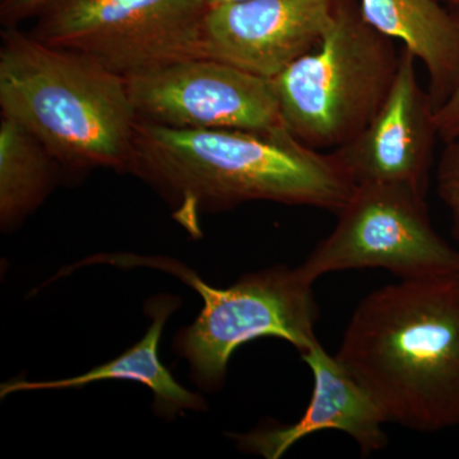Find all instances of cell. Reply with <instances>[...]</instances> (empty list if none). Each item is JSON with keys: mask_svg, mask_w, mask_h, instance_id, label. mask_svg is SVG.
<instances>
[{"mask_svg": "<svg viewBox=\"0 0 459 459\" xmlns=\"http://www.w3.org/2000/svg\"><path fill=\"white\" fill-rule=\"evenodd\" d=\"M128 172L175 205L174 217L198 231L204 211L253 201L338 213L356 188L336 153H320L286 126L273 131L175 129L138 120Z\"/></svg>", "mask_w": 459, "mask_h": 459, "instance_id": "cell-1", "label": "cell"}, {"mask_svg": "<svg viewBox=\"0 0 459 459\" xmlns=\"http://www.w3.org/2000/svg\"><path fill=\"white\" fill-rule=\"evenodd\" d=\"M334 356L386 421L427 434L459 427V273L374 290Z\"/></svg>", "mask_w": 459, "mask_h": 459, "instance_id": "cell-2", "label": "cell"}, {"mask_svg": "<svg viewBox=\"0 0 459 459\" xmlns=\"http://www.w3.org/2000/svg\"><path fill=\"white\" fill-rule=\"evenodd\" d=\"M0 110L74 170H128L137 111L123 75L91 57L5 27Z\"/></svg>", "mask_w": 459, "mask_h": 459, "instance_id": "cell-3", "label": "cell"}, {"mask_svg": "<svg viewBox=\"0 0 459 459\" xmlns=\"http://www.w3.org/2000/svg\"><path fill=\"white\" fill-rule=\"evenodd\" d=\"M400 59L394 39L365 20L359 3L334 0L319 44L273 80L287 131L314 150L349 143L385 104Z\"/></svg>", "mask_w": 459, "mask_h": 459, "instance_id": "cell-4", "label": "cell"}, {"mask_svg": "<svg viewBox=\"0 0 459 459\" xmlns=\"http://www.w3.org/2000/svg\"><path fill=\"white\" fill-rule=\"evenodd\" d=\"M92 263L166 271L202 296L204 309L175 338V350L189 361L193 376L205 388L221 385L232 353L256 338H282L300 353L319 343L314 282L300 267L277 265L247 273L229 289H214L186 265L164 256L101 255L81 265Z\"/></svg>", "mask_w": 459, "mask_h": 459, "instance_id": "cell-5", "label": "cell"}, {"mask_svg": "<svg viewBox=\"0 0 459 459\" xmlns=\"http://www.w3.org/2000/svg\"><path fill=\"white\" fill-rule=\"evenodd\" d=\"M208 7L205 0H56L30 33L126 78L202 56Z\"/></svg>", "mask_w": 459, "mask_h": 459, "instance_id": "cell-6", "label": "cell"}, {"mask_svg": "<svg viewBox=\"0 0 459 459\" xmlns=\"http://www.w3.org/2000/svg\"><path fill=\"white\" fill-rule=\"evenodd\" d=\"M336 228L299 265L316 282L333 272L382 268L400 280L459 273V252L431 225L427 195L401 184H358Z\"/></svg>", "mask_w": 459, "mask_h": 459, "instance_id": "cell-7", "label": "cell"}, {"mask_svg": "<svg viewBox=\"0 0 459 459\" xmlns=\"http://www.w3.org/2000/svg\"><path fill=\"white\" fill-rule=\"evenodd\" d=\"M146 122L175 129L283 128L273 80L207 56L186 57L126 77Z\"/></svg>", "mask_w": 459, "mask_h": 459, "instance_id": "cell-8", "label": "cell"}, {"mask_svg": "<svg viewBox=\"0 0 459 459\" xmlns=\"http://www.w3.org/2000/svg\"><path fill=\"white\" fill-rule=\"evenodd\" d=\"M334 0H238L211 5L201 56L274 80L322 40Z\"/></svg>", "mask_w": 459, "mask_h": 459, "instance_id": "cell-9", "label": "cell"}, {"mask_svg": "<svg viewBox=\"0 0 459 459\" xmlns=\"http://www.w3.org/2000/svg\"><path fill=\"white\" fill-rule=\"evenodd\" d=\"M416 56L402 48L388 98L364 131L334 150L358 184H401L427 195L435 141V108L420 86Z\"/></svg>", "mask_w": 459, "mask_h": 459, "instance_id": "cell-10", "label": "cell"}, {"mask_svg": "<svg viewBox=\"0 0 459 459\" xmlns=\"http://www.w3.org/2000/svg\"><path fill=\"white\" fill-rule=\"evenodd\" d=\"M312 370V398L300 420L292 425H268L247 434L231 435L241 451L265 459H279L290 448L323 430L351 437L362 455L380 451L388 443L386 420L370 394L344 369L336 356L318 343L301 353Z\"/></svg>", "mask_w": 459, "mask_h": 459, "instance_id": "cell-11", "label": "cell"}, {"mask_svg": "<svg viewBox=\"0 0 459 459\" xmlns=\"http://www.w3.org/2000/svg\"><path fill=\"white\" fill-rule=\"evenodd\" d=\"M362 16L427 68L437 110L459 83V22L439 0H360Z\"/></svg>", "mask_w": 459, "mask_h": 459, "instance_id": "cell-12", "label": "cell"}, {"mask_svg": "<svg viewBox=\"0 0 459 459\" xmlns=\"http://www.w3.org/2000/svg\"><path fill=\"white\" fill-rule=\"evenodd\" d=\"M179 307V301L170 296L156 298L148 301L147 310L152 318L147 333L140 342L126 350L114 360L96 367L82 376L65 377V379L49 380V382H16L5 383L0 386L2 398L21 392L50 391V389L80 388L91 383L104 380H129L148 386L155 395L157 409L160 412L177 413L181 410H199L204 401L197 394L186 391L172 377L159 358L160 340L166 320Z\"/></svg>", "mask_w": 459, "mask_h": 459, "instance_id": "cell-13", "label": "cell"}, {"mask_svg": "<svg viewBox=\"0 0 459 459\" xmlns=\"http://www.w3.org/2000/svg\"><path fill=\"white\" fill-rule=\"evenodd\" d=\"M56 164L47 147L22 126L0 122V221L16 225L41 204L53 184Z\"/></svg>", "mask_w": 459, "mask_h": 459, "instance_id": "cell-14", "label": "cell"}, {"mask_svg": "<svg viewBox=\"0 0 459 459\" xmlns=\"http://www.w3.org/2000/svg\"><path fill=\"white\" fill-rule=\"evenodd\" d=\"M437 193L448 208L452 234L459 241V135L446 142L437 171Z\"/></svg>", "mask_w": 459, "mask_h": 459, "instance_id": "cell-15", "label": "cell"}, {"mask_svg": "<svg viewBox=\"0 0 459 459\" xmlns=\"http://www.w3.org/2000/svg\"><path fill=\"white\" fill-rule=\"evenodd\" d=\"M56 0H0V21L5 27H17L38 17Z\"/></svg>", "mask_w": 459, "mask_h": 459, "instance_id": "cell-16", "label": "cell"}, {"mask_svg": "<svg viewBox=\"0 0 459 459\" xmlns=\"http://www.w3.org/2000/svg\"><path fill=\"white\" fill-rule=\"evenodd\" d=\"M459 7V5H457ZM459 22V11L455 12ZM435 122H437V133L439 138L446 143V142L455 140L459 135V83L453 91L448 100L437 108L435 113Z\"/></svg>", "mask_w": 459, "mask_h": 459, "instance_id": "cell-17", "label": "cell"}, {"mask_svg": "<svg viewBox=\"0 0 459 459\" xmlns=\"http://www.w3.org/2000/svg\"><path fill=\"white\" fill-rule=\"evenodd\" d=\"M205 2L211 7V5L222 4V3L238 2V0H205Z\"/></svg>", "mask_w": 459, "mask_h": 459, "instance_id": "cell-18", "label": "cell"}, {"mask_svg": "<svg viewBox=\"0 0 459 459\" xmlns=\"http://www.w3.org/2000/svg\"><path fill=\"white\" fill-rule=\"evenodd\" d=\"M439 2L451 3V4H455V5L459 4V0H439Z\"/></svg>", "mask_w": 459, "mask_h": 459, "instance_id": "cell-19", "label": "cell"}, {"mask_svg": "<svg viewBox=\"0 0 459 459\" xmlns=\"http://www.w3.org/2000/svg\"><path fill=\"white\" fill-rule=\"evenodd\" d=\"M459 5V4H458Z\"/></svg>", "mask_w": 459, "mask_h": 459, "instance_id": "cell-20", "label": "cell"}]
</instances>
